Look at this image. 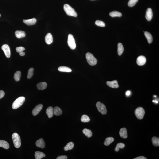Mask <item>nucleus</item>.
I'll return each instance as SVG.
<instances>
[{
    "label": "nucleus",
    "instance_id": "f257e3e1",
    "mask_svg": "<svg viewBox=\"0 0 159 159\" xmlns=\"http://www.w3.org/2000/svg\"><path fill=\"white\" fill-rule=\"evenodd\" d=\"M64 10L68 16L76 17L77 14L74 9L68 4H66L64 6Z\"/></svg>",
    "mask_w": 159,
    "mask_h": 159
},
{
    "label": "nucleus",
    "instance_id": "f03ea898",
    "mask_svg": "<svg viewBox=\"0 0 159 159\" xmlns=\"http://www.w3.org/2000/svg\"><path fill=\"white\" fill-rule=\"evenodd\" d=\"M25 98L21 96L17 98L13 103L12 107L14 109H16L21 106L25 101Z\"/></svg>",
    "mask_w": 159,
    "mask_h": 159
},
{
    "label": "nucleus",
    "instance_id": "7ed1b4c3",
    "mask_svg": "<svg viewBox=\"0 0 159 159\" xmlns=\"http://www.w3.org/2000/svg\"><path fill=\"white\" fill-rule=\"evenodd\" d=\"M12 139L14 145L16 148H19L21 146L20 137L17 133H15L12 135Z\"/></svg>",
    "mask_w": 159,
    "mask_h": 159
},
{
    "label": "nucleus",
    "instance_id": "20e7f679",
    "mask_svg": "<svg viewBox=\"0 0 159 159\" xmlns=\"http://www.w3.org/2000/svg\"><path fill=\"white\" fill-rule=\"evenodd\" d=\"M86 58L88 63L90 65L93 66L97 64V60L91 53H87L86 54Z\"/></svg>",
    "mask_w": 159,
    "mask_h": 159
},
{
    "label": "nucleus",
    "instance_id": "39448f33",
    "mask_svg": "<svg viewBox=\"0 0 159 159\" xmlns=\"http://www.w3.org/2000/svg\"><path fill=\"white\" fill-rule=\"evenodd\" d=\"M145 113L144 110L142 107H138L136 109L135 111V114L136 116L139 119H141L143 118Z\"/></svg>",
    "mask_w": 159,
    "mask_h": 159
},
{
    "label": "nucleus",
    "instance_id": "423d86ee",
    "mask_svg": "<svg viewBox=\"0 0 159 159\" xmlns=\"http://www.w3.org/2000/svg\"><path fill=\"white\" fill-rule=\"evenodd\" d=\"M68 46L71 49L74 50L76 48V45L75 39L71 34L68 35Z\"/></svg>",
    "mask_w": 159,
    "mask_h": 159
},
{
    "label": "nucleus",
    "instance_id": "0eeeda50",
    "mask_svg": "<svg viewBox=\"0 0 159 159\" xmlns=\"http://www.w3.org/2000/svg\"><path fill=\"white\" fill-rule=\"evenodd\" d=\"M96 106L98 111L102 114H106L107 111L105 105L100 102H98L96 104Z\"/></svg>",
    "mask_w": 159,
    "mask_h": 159
},
{
    "label": "nucleus",
    "instance_id": "6e6552de",
    "mask_svg": "<svg viewBox=\"0 0 159 159\" xmlns=\"http://www.w3.org/2000/svg\"><path fill=\"white\" fill-rule=\"evenodd\" d=\"M2 49L4 52L7 58H10L11 53L10 47L7 44H4L2 46Z\"/></svg>",
    "mask_w": 159,
    "mask_h": 159
},
{
    "label": "nucleus",
    "instance_id": "1a4fd4ad",
    "mask_svg": "<svg viewBox=\"0 0 159 159\" xmlns=\"http://www.w3.org/2000/svg\"><path fill=\"white\" fill-rule=\"evenodd\" d=\"M146 58L143 56H140L137 58V59L136 62L138 65L140 66H143L146 63Z\"/></svg>",
    "mask_w": 159,
    "mask_h": 159
},
{
    "label": "nucleus",
    "instance_id": "9d476101",
    "mask_svg": "<svg viewBox=\"0 0 159 159\" xmlns=\"http://www.w3.org/2000/svg\"><path fill=\"white\" fill-rule=\"evenodd\" d=\"M43 107L42 104H38L36 106L32 111V114L33 115L35 116L38 115L42 109Z\"/></svg>",
    "mask_w": 159,
    "mask_h": 159
},
{
    "label": "nucleus",
    "instance_id": "9b49d317",
    "mask_svg": "<svg viewBox=\"0 0 159 159\" xmlns=\"http://www.w3.org/2000/svg\"><path fill=\"white\" fill-rule=\"evenodd\" d=\"M153 13L152 10L151 8H148L146 12V18L147 20L150 21L152 18Z\"/></svg>",
    "mask_w": 159,
    "mask_h": 159
},
{
    "label": "nucleus",
    "instance_id": "f8f14e48",
    "mask_svg": "<svg viewBox=\"0 0 159 159\" xmlns=\"http://www.w3.org/2000/svg\"><path fill=\"white\" fill-rule=\"evenodd\" d=\"M36 145L37 147L39 148H43L45 147V141L42 138L37 140L36 142Z\"/></svg>",
    "mask_w": 159,
    "mask_h": 159
},
{
    "label": "nucleus",
    "instance_id": "ddd939ff",
    "mask_svg": "<svg viewBox=\"0 0 159 159\" xmlns=\"http://www.w3.org/2000/svg\"><path fill=\"white\" fill-rule=\"evenodd\" d=\"M45 42L47 44L50 45L53 42V37L50 33H47L45 38Z\"/></svg>",
    "mask_w": 159,
    "mask_h": 159
},
{
    "label": "nucleus",
    "instance_id": "4468645a",
    "mask_svg": "<svg viewBox=\"0 0 159 159\" xmlns=\"http://www.w3.org/2000/svg\"><path fill=\"white\" fill-rule=\"evenodd\" d=\"M107 84L110 87L113 88H118L119 87L118 82L116 80H114L112 81H107Z\"/></svg>",
    "mask_w": 159,
    "mask_h": 159
},
{
    "label": "nucleus",
    "instance_id": "2eb2a0df",
    "mask_svg": "<svg viewBox=\"0 0 159 159\" xmlns=\"http://www.w3.org/2000/svg\"><path fill=\"white\" fill-rule=\"evenodd\" d=\"M36 19L35 18L23 20V22L26 25H29V26L35 25L36 22Z\"/></svg>",
    "mask_w": 159,
    "mask_h": 159
},
{
    "label": "nucleus",
    "instance_id": "dca6fc26",
    "mask_svg": "<svg viewBox=\"0 0 159 159\" xmlns=\"http://www.w3.org/2000/svg\"><path fill=\"white\" fill-rule=\"evenodd\" d=\"M46 112L49 118H52L54 114L53 108L52 106L49 107L46 109Z\"/></svg>",
    "mask_w": 159,
    "mask_h": 159
},
{
    "label": "nucleus",
    "instance_id": "f3484780",
    "mask_svg": "<svg viewBox=\"0 0 159 159\" xmlns=\"http://www.w3.org/2000/svg\"><path fill=\"white\" fill-rule=\"evenodd\" d=\"M119 135L121 138L126 139L127 137V131L126 128H123L120 129L119 132Z\"/></svg>",
    "mask_w": 159,
    "mask_h": 159
},
{
    "label": "nucleus",
    "instance_id": "a211bd4d",
    "mask_svg": "<svg viewBox=\"0 0 159 159\" xmlns=\"http://www.w3.org/2000/svg\"><path fill=\"white\" fill-rule=\"evenodd\" d=\"M15 35L18 38H24L26 34L24 31H17L15 33Z\"/></svg>",
    "mask_w": 159,
    "mask_h": 159
},
{
    "label": "nucleus",
    "instance_id": "6ab92c4d",
    "mask_svg": "<svg viewBox=\"0 0 159 159\" xmlns=\"http://www.w3.org/2000/svg\"><path fill=\"white\" fill-rule=\"evenodd\" d=\"M47 86V83L46 82H42L38 83L37 84V87L38 90H43L46 89Z\"/></svg>",
    "mask_w": 159,
    "mask_h": 159
},
{
    "label": "nucleus",
    "instance_id": "aec40b11",
    "mask_svg": "<svg viewBox=\"0 0 159 159\" xmlns=\"http://www.w3.org/2000/svg\"><path fill=\"white\" fill-rule=\"evenodd\" d=\"M0 147L4 149H8L10 147V145L6 141L3 140H0Z\"/></svg>",
    "mask_w": 159,
    "mask_h": 159
},
{
    "label": "nucleus",
    "instance_id": "412c9836",
    "mask_svg": "<svg viewBox=\"0 0 159 159\" xmlns=\"http://www.w3.org/2000/svg\"><path fill=\"white\" fill-rule=\"evenodd\" d=\"M35 156L36 159H40L45 157L46 155L42 152L37 151L35 153Z\"/></svg>",
    "mask_w": 159,
    "mask_h": 159
},
{
    "label": "nucleus",
    "instance_id": "4be33fe9",
    "mask_svg": "<svg viewBox=\"0 0 159 159\" xmlns=\"http://www.w3.org/2000/svg\"><path fill=\"white\" fill-rule=\"evenodd\" d=\"M144 34L146 38L148 40V43L149 44L151 43L153 41V38L151 34L149 32H147V31L145 32Z\"/></svg>",
    "mask_w": 159,
    "mask_h": 159
},
{
    "label": "nucleus",
    "instance_id": "5701e85b",
    "mask_svg": "<svg viewBox=\"0 0 159 159\" xmlns=\"http://www.w3.org/2000/svg\"><path fill=\"white\" fill-rule=\"evenodd\" d=\"M58 70L60 72H70L72 71L71 69L69 67L64 66H61L58 68Z\"/></svg>",
    "mask_w": 159,
    "mask_h": 159
},
{
    "label": "nucleus",
    "instance_id": "b1692460",
    "mask_svg": "<svg viewBox=\"0 0 159 159\" xmlns=\"http://www.w3.org/2000/svg\"><path fill=\"white\" fill-rule=\"evenodd\" d=\"M74 147V143L70 142L68 143L65 146L64 149L65 151H68L72 149Z\"/></svg>",
    "mask_w": 159,
    "mask_h": 159
},
{
    "label": "nucleus",
    "instance_id": "393cba45",
    "mask_svg": "<svg viewBox=\"0 0 159 159\" xmlns=\"http://www.w3.org/2000/svg\"><path fill=\"white\" fill-rule=\"evenodd\" d=\"M54 114L55 115L58 116L62 114V111L61 109L58 107L56 106L53 109Z\"/></svg>",
    "mask_w": 159,
    "mask_h": 159
},
{
    "label": "nucleus",
    "instance_id": "a878e982",
    "mask_svg": "<svg viewBox=\"0 0 159 159\" xmlns=\"http://www.w3.org/2000/svg\"><path fill=\"white\" fill-rule=\"evenodd\" d=\"M114 141V139L112 137H109L105 139L104 144L105 146H108Z\"/></svg>",
    "mask_w": 159,
    "mask_h": 159
},
{
    "label": "nucleus",
    "instance_id": "bb28decb",
    "mask_svg": "<svg viewBox=\"0 0 159 159\" xmlns=\"http://www.w3.org/2000/svg\"><path fill=\"white\" fill-rule=\"evenodd\" d=\"M83 134L88 138L91 137L92 136V133L90 130L85 128L83 130Z\"/></svg>",
    "mask_w": 159,
    "mask_h": 159
},
{
    "label": "nucleus",
    "instance_id": "cd10ccee",
    "mask_svg": "<svg viewBox=\"0 0 159 159\" xmlns=\"http://www.w3.org/2000/svg\"><path fill=\"white\" fill-rule=\"evenodd\" d=\"M124 51V47L122 44L119 43L118 45V55H121Z\"/></svg>",
    "mask_w": 159,
    "mask_h": 159
},
{
    "label": "nucleus",
    "instance_id": "c85d7f7f",
    "mask_svg": "<svg viewBox=\"0 0 159 159\" xmlns=\"http://www.w3.org/2000/svg\"><path fill=\"white\" fill-rule=\"evenodd\" d=\"M110 16L112 17H121L122 14L121 13L117 11H113L110 13Z\"/></svg>",
    "mask_w": 159,
    "mask_h": 159
},
{
    "label": "nucleus",
    "instance_id": "c756f323",
    "mask_svg": "<svg viewBox=\"0 0 159 159\" xmlns=\"http://www.w3.org/2000/svg\"><path fill=\"white\" fill-rule=\"evenodd\" d=\"M21 76V73L20 71H18L16 72L14 75V78L16 82H18L20 80Z\"/></svg>",
    "mask_w": 159,
    "mask_h": 159
},
{
    "label": "nucleus",
    "instance_id": "7c9ffc66",
    "mask_svg": "<svg viewBox=\"0 0 159 159\" xmlns=\"http://www.w3.org/2000/svg\"><path fill=\"white\" fill-rule=\"evenodd\" d=\"M152 141L153 145L155 147H158L159 146V138L156 137H153Z\"/></svg>",
    "mask_w": 159,
    "mask_h": 159
},
{
    "label": "nucleus",
    "instance_id": "2f4dec72",
    "mask_svg": "<svg viewBox=\"0 0 159 159\" xmlns=\"http://www.w3.org/2000/svg\"><path fill=\"white\" fill-rule=\"evenodd\" d=\"M90 118L87 115H83L81 118V121L83 123L89 122L90 121Z\"/></svg>",
    "mask_w": 159,
    "mask_h": 159
},
{
    "label": "nucleus",
    "instance_id": "473e14b6",
    "mask_svg": "<svg viewBox=\"0 0 159 159\" xmlns=\"http://www.w3.org/2000/svg\"><path fill=\"white\" fill-rule=\"evenodd\" d=\"M125 147V145L124 144L120 143L117 144L115 148V150L116 152H118L120 148L122 149L124 148Z\"/></svg>",
    "mask_w": 159,
    "mask_h": 159
},
{
    "label": "nucleus",
    "instance_id": "72a5a7b5",
    "mask_svg": "<svg viewBox=\"0 0 159 159\" xmlns=\"http://www.w3.org/2000/svg\"><path fill=\"white\" fill-rule=\"evenodd\" d=\"M34 69L33 68H31L29 70L27 78L29 79L32 77L33 75Z\"/></svg>",
    "mask_w": 159,
    "mask_h": 159
},
{
    "label": "nucleus",
    "instance_id": "f704fd0d",
    "mask_svg": "<svg viewBox=\"0 0 159 159\" xmlns=\"http://www.w3.org/2000/svg\"><path fill=\"white\" fill-rule=\"evenodd\" d=\"M95 24L97 26L101 27H104L105 25L104 22L99 20L96 21L95 22Z\"/></svg>",
    "mask_w": 159,
    "mask_h": 159
},
{
    "label": "nucleus",
    "instance_id": "c9c22d12",
    "mask_svg": "<svg viewBox=\"0 0 159 159\" xmlns=\"http://www.w3.org/2000/svg\"><path fill=\"white\" fill-rule=\"evenodd\" d=\"M138 0H129L128 3V5L130 7H132L135 5Z\"/></svg>",
    "mask_w": 159,
    "mask_h": 159
},
{
    "label": "nucleus",
    "instance_id": "e433bc0d",
    "mask_svg": "<svg viewBox=\"0 0 159 159\" xmlns=\"http://www.w3.org/2000/svg\"><path fill=\"white\" fill-rule=\"evenodd\" d=\"M25 48L24 47L20 46V47H17L16 48V50L17 53H19L21 52H23L25 50Z\"/></svg>",
    "mask_w": 159,
    "mask_h": 159
},
{
    "label": "nucleus",
    "instance_id": "4c0bfd02",
    "mask_svg": "<svg viewBox=\"0 0 159 159\" xmlns=\"http://www.w3.org/2000/svg\"><path fill=\"white\" fill-rule=\"evenodd\" d=\"M68 157L66 155H61L58 157L57 159H67Z\"/></svg>",
    "mask_w": 159,
    "mask_h": 159
},
{
    "label": "nucleus",
    "instance_id": "58836bf2",
    "mask_svg": "<svg viewBox=\"0 0 159 159\" xmlns=\"http://www.w3.org/2000/svg\"><path fill=\"white\" fill-rule=\"evenodd\" d=\"M4 95H5V93L4 91L3 90H0V99L3 98Z\"/></svg>",
    "mask_w": 159,
    "mask_h": 159
},
{
    "label": "nucleus",
    "instance_id": "ea45409f",
    "mask_svg": "<svg viewBox=\"0 0 159 159\" xmlns=\"http://www.w3.org/2000/svg\"><path fill=\"white\" fill-rule=\"evenodd\" d=\"M134 159H147V158L144 156H140L138 157L135 158Z\"/></svg>",
    "mask_w": 159,
    "mask_h": 159
},
{
    "label": "nucleus",
    "instance_id": "a19ab883",
    "mask_svg": "<svg viewBox=\"0 0 159 159\" xmlns=\"http://www.w3.org/2000/svg\"><path fill=\"white\" fill-rule=\"evenodd\" d=\"M131 92L130 90H127L126 92V96H129L130 95Z\"/></svg>",
    "mask_w": 159,
    "mask_h": 159
},
{
    "label": "nucleus",
    "instance_id": "79ce46f5",
    "mask_svg": "<svg viewBox=\"0 0 159 159\" xmlns=\"http://www.w3.org/2000/svg\"><path fill=\"white\" fill-rule=\"evenodd\" d=\"M19 54L21 56H24L25 55V53L23 51L22 52L19 53Z\"/></svg>",
    "mask_w": 159,
    "mask_h": 159
},
{
    "label": "nucleus",
    "instance_id": "37998d69",
    "mask_svg": "<svg viewBox=\"0 0 159 159\" xmlns=\"http://www.w3.org/2000/svg\"><path fill=\"white\" fill-rule=\"evenodd\" d=\"M153 102H154L156 103V104H158V101L156 100H153Z\"/></svg>",
    "mask_w": 159,
    "mask_h": 159
},
{
    "label": "nucleus",
    "instance_id": "c03bdc74",
    "mask_svg": "<svg viewBox=\"0 0 159 159\" xmlns=\"http://www.w3.org/2000/svg\"><path fill=\"white\" fill-rule=\"evenodd\" d=\"M154 96V97H156V96Z\"/></svg>",
    "mask_w": 159,
    "mask_h": 159
},
{
    "label": "nucleus",
    "instance_id": "a18cd8bd",
    "mask_svg": "<svg viewBox=\"0 0 159 159\" xmlns=\"http://www.w3.org/2000/svg\"><path fill=\"white\" fill-rule=\"evenodd\" d=\"M1 16V14H0V17Z\"/></svg>",
    "mask_w": 159,
    "mask_h": 159
},
{
    "label": "nucleus",
    "instance_id": "49530a36",
    "mask_svg": "<svg viewBox=\"0 0 159 159\" xmlns=\"http://www.w3.org/2000/svg\"></svg>",
    "mask_w": 159,
    "mask_h": 159
}]
</instances>
